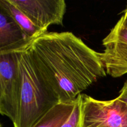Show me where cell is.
Masks as SVG:
<instances>
[{
  "instance_id": "obj_1",
  "label": "cell",
  "mask_w": 127,
  "mask_h": 127,
  "mask_svg": "<svg viewBox=\"0 0 127 127\" xmlns=\"http://www.w3.org/2000/svg\"><path fill=\"white\" fill-rule=\"evenodd\" d=\"M43 81L59 102H73L106 71L100 53L69 32H45L27 46Z\"/></svg>"
},
{
  "instance_id": "obj_2",
  "label": "cell",
  "mask_w": 127,
  "mask_h": 127,
  "mask_svg": "<svg viewBox=\"0 0 127 127\" xmlns=\"http://www.w3.org/2000/svg\"><path fill=\"white\" fill-rule=\"evenodd\" d=\"M17 63V115L14 127H32L59 103L43 81L27 47L16 52Z\"/></svg>"
},
{
  "instance_id": "obj_3",
  "label": "cell",
  "mask_w": 127,
  "mask_h": 127,
  "mask_svg": "<svg viewBox=\"0 0 127 127\" xmlns=\"http://www.w3.org/2000/svg\"><path fill=\"white\" fill-rule=\"evenodd\" d=\"M83 127H127V105L117 98L100 100L82 94Z\"/></svg>"
},
{
  "instance_id": "obj_4",
  "label": "cell",
  "mask_w": 127,
  "mask_h": 127,
  "mask_svg": "<svg viewBox=\"0 0 127 127\" xmlns=\"http://www.w3.org/2000/svg\"><path fill=\"white\" fill-rule=\"evenodd\" d=\"M104 51L100 57L107 74L119 78L127 73V29L121 21L117 22L103 39Z\"/></svg>"
},
{
  "instance_id": "obj_5",
  "label": "cell",
  "mask_w": 127,
  "mask_h": 127,
  "mask_svg": "<svg viewBox=\"0 0 127 127\" xmlns=\"http://www.w3.org/2000/svg\"><path fill=\"white\" fill-rule=\"evenodd\" d=\"M43 32L52 24L62 25L66 12L64 0H9Z\"/></svg>"
},
{
  "instance_id": "obj_6",
  "label": "cell",
  "mask_w": 127,
  "mask_h": 127,
  "mask_svg": "<svg viewBox=\"0 0 127 127\" xmlns=\"http://www.w3.org/2000/svg\"><path fill=\"white\" fill-rule=\"evenodd\" d=\"M17 79L16 52L0 55V114L13 124L17 115Z\"/></svg>"
},
{
  "instance_id": "obj_7",
  "label": "cell",
  "mask_w": 127,
  "mask_h": 127,
  "mask_svg": "<svg viewBox=\"0 0 127 127\" xmlns=\"http://www.w3.org/2000/svg\"><path fill=\"white\" fill-rule=\"evenodd\" d=\"M30 42L0 3V55L21 50Z\"/></svg>"
},
{
  "instance_id": "obj_8",
  "label": "cell",
  "mask_w": 127,
  "mask_h": 127,
  "mask_svg": "<svg viewBox=\"0 0 127 127\" xmlns=\"http://www.w3.org/2000/svg\"><path fill=\"white\" fill-rule=\"evenodd\" d=\"M76 99L71 102L57 104L32 127H61L71 115Z\"/></svg>"
},
{
  "instance_id": "obj_9",
  "label": "cell",
  "mask_w": 127,
  "mask_h": 127,
  "mask_svg": "<svg viewBox=\"0 0 127 127\" xmlns=\"http://www.w3.org/2000/svg\"><path fill=\"white\" fill-rule=\"evenodd\" d=\"M0 3L29 40L31 41L42 33H45L34 26L28 17L11 3L9 0H0Z\"/></svg>"
},
{
  "instance_id": "obj_10",
  "label": "cell",
  "mask_w": 127,
  "mask_h": 127,
  "mask_svg": "<svg viewBox=\"0 0 127 127\" xmlns=\"http://www.w3.org/2000/svg\"><path fill=\"white\" fill-rule=\"evenodd\" d=\"M81 95H79L77 98L75 107L71 115L61 127H83Z\"/></svg>"
},
{
  "instance_id": "obj_11",
  "label": "cell",
  "mask_w": 127,
  "mask_h": 127,
  "mask_svg": "<svg viewBox=\"0 0 127 127\" xmlns=\"http://www.w3.org/2000/svg\"><path fill=\"white\" fill-rule=\"evenodd\" d=\"M117 99L119 101L127 105V81L124 84V86L120 91V94Z\"/></svg>"
},
{
  "instance_id": "obj_12",
  "label": "cell",
  "mask_w": 127,
  "mask_h": 127,
  "mask_svg": "<svg viewBox=\"0 0 127 127\" xmlns=\"http://www.w3.org/2000/svg\"><path fill=\"white\" fill-rule=\"evenodd\" d=\"M120 20L121 21L123 25L127 29V8L124 10V14L122 15V16L121 18L120 19Z\"/></svg>"
},
{
  "instance_id": "obj_13",
  "label": "cell",
  "mask_w": 127,
  "mask_h": 127,
  "mask_svg": "<svg viewBox=\"0 0 127 127\" xmlns=\"http://www.w3.org/2000/svg\"><path fill=\"white\" fill-rule=\"evenodd\" d=\"M0 127H1V125H0Z\"/></svg>"
}]
</instances>
